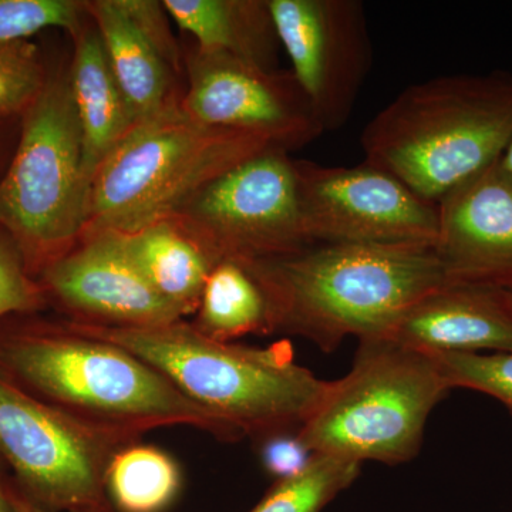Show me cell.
Masks as SVG:
<instances>
[{
  "mask_svg": "<svg viewBox=\"0 0 512 512\" xmlns=\"http://www.w3.org/2000/svg\"><path fill=\"white\" fill-rule=\"evenodd\" d=\"M0 376L73 419L141 439L188 426L231 443L221 421L116 343L36 315L0 320Z\"/></svg>",
  "mask_w": 512,
  "mask_h": 512,
  "instance_id": "1",
  "label": "cell"
},
{
  "mask_svg": "<svg viewBox=\"0 0 512 512\" xmlns=\"http://www.w3.org/2000/svg\"><path fill=\"white\" fill-rule=\"evenodd\" d=\"M242 264L265 293L272 333L326 353L350 336L383 338L414 302L447 284L436 248L426 244L315 242Z\"/></svg>",
  "mask_w": 512,
  "mask_h": 512,
  "instance_id": "2",
  "label": "cell"
},
{
  "mask_svg": "<svg viewBox=\"0 0 512 512\" xmlns=\"http://www.w3.org/2000/svg\"><path fill=\"white\" fill-rule=\"evenodd\" d=\"M86 335L116 343L157 369L227 429L231 441L299 429L328 383L293 359L291 345L268 348L217 342L183 319L150 328H104L66 320Z\"/></svg>",
  "mask_w": 512,
  "mask_h": 512,
  "instance_id": "3",
  "label": "cell"
},
{
  "mask_svg": "<svg viewBox=\"0 0 512 512\" xmlns=\"http://www.w3.org/2000/svg\"><path fill=\"white\" fill-rule=\"evenodd\" d=\"M512 138V74H450L412 84L363 128L366 163L423 200H441L497 163Z\"/></svg>",
  "mask_w": 512,
  "mask_h": 512,
  "instance_id": "4",
  "label": "cell"
},
{
  "mask_svg": "<svg viewBox=\"0 0 512 512\" xmlns=\"http://www.w3.org/2000/svg\"><path fill=\"white\" fill-rule=\"evenodd\" d=\"M436 360L386 338L359 340L348 375L328 383L299 427L313 453L397 466L420 453L437 404L451 392Z\"/></svg>",
  "mask_w": 512,
  "mask_h": 512,
  "instance_id": "5",
  "label": "cell"
},
{
  "mask_svg": "<svg viewBox=\"0 0 512 512\" xmlns=\"http://www.w3.org/2000/svg\"><path fill=\"white\" fill-rule=\"evenodd\" d=\"M269 147L252 134L202 126L178 101L137 123L101 164L83 237L165 220L218 175Z\"/></svg>",
  "mask_w": 512,
  "mask_h": 512,
  "instance_id": "6",
  "label": "cell"
},
{
  "mask_svg": "<svg viewBox=\"0 0 512 512\" xmlns=\"http://www.w3.org/2000/svg\"><path fill=\"white\" fill-rule=\"evenodd\" d=\"M90 191L69 69L49 73L45 89L20 119L18 144L0 177V227L35 278L79 244Z\"/></svg>",
  "mask_w": 512,
  "mask_h": 512,
  "instance_id": "7",
  "label": "cell"
},
{
  "mask_svg": "<svg viewBox=\"0 0 512 512\" xmlns=\"http://www.w3.org/2000/svg\"><path fill=\"white\" fill-rule=\"evenodd\" d=\"M136 441L73 419L0 376V463L20 493L47 511L110 504L107 467Z\"/></svg>",
  "mask_w": 512,
  "mask_h": 512,
  "instance_id": "8",
  "label": "cell"
},
{
  "mask_svg": "<svg viewBox=\"0 0 512 512\" xmlns=\"http://www.w3.org/2000/svg\"><path fill=\"white\" fill-rule=\"evenodd\" d=\"M170 220L215 262H249L311 245L303 228L296 161L269 147L202 187Z\"/></svg>",
  "mask_w": 512,
  "mask_h": 512,
  "instance_id": "9",
  "label": "cell"
},
{
  "mask_svg": "<svg viewBox=\"0 0 512 512\" xmlns=\"http://www.w3.org/2000/svg\"><path fill=\"white\" fill-rule=\"evenodd\" d=\"M303 228L311 244H426L439 234V207L382 168L296 161Z\"/></svg>",
  "mask_w": 512,
  "mask_h": 512,
  "instance_id": "10",
  "label": "cell"
},
{
  "mask_svg": "<svg viewBox=\"0 0 512 512\" xmlns=\"http://www.w3.org/2000/svg\"><path fill=\"white\" fill-rule=\"evenodd\" d=\"M292 74L323 131L345 126L373 63L359 0H268Z\"/></svg>",
  "mask_w": 512,
  "mask_h": 512,
  "instance_id": "11",
  "label": "cell"
},
{
  "mask_svg": "<svg viewBox=\"0 0 512 512\" xmlns=\"http://www.w3.org/2000/svg\"><path fill=\"white\" fill-rule=\"evenodd\" d=\"M185 67L188 89L180 107L202 126L242 131L286 151L325 133L292 72L265 70L198 47L188 53Z\"/></svg>",
  "mask_w": 512,
  "mask_h": 512,
  "instance_id": "12",
  "label": "cell"
},
{
  "mask_svg": "<svg viewBox=\"0 0 512 512\" xmlns=\"http://www.w3.org/2000/svg\"><path fill=\"white\" fill-rule=\"evenodd\" d=\"M36 279L47 303L80 325L150 328L184 318L148 284L113 232L86 235Z\"/></svg>",
  "mask_w": 512,
  "mask_h": 512,
  "instance_id": "13",
  "label": "cell"
},
{
  "mask_svg": "<svg viewBox=\"0 0 512 512\" xmlns=\"http://www.w3.org/2000/svg\"><path fill=\"white\" fill-rule=\"evenodd\" d=\"M500 160L437 204L434 248L447 284L512 289V177Z\"/></svg>",
  "mask_w": 512,
  "mask_h": 512,
  "instance_id": "14",
  "label": "cell"
},
{
  "mask_svg": "<svg viewBox=\"0 0 512 512\" xmlns=\"http://www.w3.org/2000/svg\"><path fill=\"white\" fill-rule=\"evenodd\" d=\"M86 9L134 123L178 103L174 79L181 52L163 2L94 0L86 2Z\"/></svg>",
  "mask_w": 512,
  "mask_h": 512,
  "instance_id": "15",
  "label": "cell"
},
{
  "mask_svg": "<svg viewBox=\"0 0 512 512\" xmlns=\"http://www.w3.org/2000/svg\"><path fill=\"white\" fill-rule=\"evenodd\" d=\"M383 338L424 355L512 352V293L440 286L414 302Z\"/></svg>",
  "mask_w": 512,
  "mask_h": 512,
  "instance_id": "16",
  "label": "cell"
},
{
  "mask_svg": "<svg viewBox=\"0 0 512 512\" xmlns=\"http://www.w3.org/2000/svg\"><path fill=\"white\" fill-rule=\"evenodd\" d=\"M69 79L82 130L84 177L92 188L101 164L136 126L93 23L74 37Z\"/></svg>",
  "mask_w": 512,
  "mask_h": 512,
  "instance_id": "17",
  "label": "cell"
},
{
  "mask_svg": "<svg viewBox=\"0 0 512 512\" xmlns=\"http://www.w3.org/2000/svg\"><path fill=\"white\" fill-rule=\"evenodd\" d=\"M163 5L198 49L276 69L281 42L268 0H165Z\"/></svg>",
  "mask_w": 512,
  "mask_h": 512,
  "instance_id": "18",
  "label": "cell"
},
{
  "mask_svg": "<svg viewBox=\"0 0 512 512\" xmlns=\"http://www.w3.org/2000/svg\"><path fill=\"white\" fill-rule=\"evenodd\" d=\"M113 234L148 284L184 316L194 315L217 265L205 249L170 218Z\"/></svg>",
  "mask_w": 512,
  "mask_h": 512,
  "instance_id": "19",
  "label": "cell"
},
{
  "mask_svg": "<svg viewBox=\"0 0 512 512\" xmlns=\"http://www.w3.org/2000/svg\"><path fill=\"white\" fill-rule=\"evenodd\" d=\"M194 315L191 325L217 342L274 335L265 293L242 262L221 261L214 266Z\"/></svg>",
  "mask_w": 512,
  "mask_h": 512,
  "instance_id": "20",
  "label": "cell"
},
{
  "mask_svg": "<svg viewBox=\"0 0 512 512\" xmlns=\"http://www.w3.org/2000/svg\"><path fill=\"white\" fill-rule=\"evenodd\" d=\"M183 488V473L167 451L140 441L120 448L106 471L107 500L117 512H165Z\"/></svg>",
  "mask_w": 512,
  "mask_h": 512,
  "instance_id": "21",
  "label": "cell"
},
{
  "mask_svg": "<svg viewBox=\"0 0 512 512\" xmlns=\"http://www.w3.org/2000/svg\"><path fill=\"white\" fill-rule=\"evenodd\" d=\"M360 464L316 454L298 477L275 481L248 512H322L359 477Z\"/></svg>",
  "mask_w": 512,
  "mask_h": 512,
  "instance_id": "22",
  "label": "cell"
},
{
  "mask_svg": "<svg viewBox=\"0 0 512 512\" xmlns=\"http://www.w3.org/2000/svg\"><path fill=\"white\" fill-rule=\"evenodd\" d=\"M49 70L32 40L0 43V123L20 121L45 89Z\"/></svg>",
  "mask_w": 512,
  "mask_h": 512,
  "instance_id": "23",
  "label": "cell"
},
{
  "mask_svg": "<svg viewBox=\"0 0 512 512\" xmlns=\"http://www.w3.org/2000/svg\"><path fill=\"white\" fill-rule=\"evenodd\" d=\"M86 15V2L76 0H0V43L30 40L49 28L66 30L74 39Z\"/></svg>",
  "mask_w": 512,
  "mask_h": 512,
  "instance_id": "24",
  "label": "cell"
},
{
  "mask_svg": "<svg viewBox=\"0 0 512 512\" xmlns=\"http://www.w3.org/2000/svg\"><path fill=\"white\" fill-rule=\"evenodd\" d=\"M451 389H470L494 397L512 416V352L437 353Z\"/></svg>",
  "mask_w": 512,
  "mask_h": 512,
  "instance_id": "25",
  "label": "cell"
},
{
  "mask_svg": "<svg viewBox=\"0 0 512 512\" xmlns=\"http://www.w3.org/2000/svg\"><path fill=\"white\" fill-rule=\"evenodd\" d=\"M47 306L45 292L30 274L18 245L0 227V320L37 315Z\"/></svg>",
  "mask_w": 512,
  "mask_h": 512,
  "instance_id": "26",
  "label": "cell"
},
{
  "mask_svg": "<svg viewBox=\"0 0 512 512\" xmlns=\"http://www.w3.org/2000/svg\"><path fill=\"white\" fill-rule=\"evenodd\" d=\"M255 443L261 466L274 478V483L298 477L316 456L303 441L299 429L275 431Z\"/></svg>",
  "mask_w": 512,
  "mask_h": 512,
  "instance_id": "27",
  "label": "cell"
},
{
  "mask_svg": "<svg viewBox=\"0 0 512 512\" xmlns=\"http://www.w3.org/2000/svg\"><path fill=\"white\" fill-rule=\"evenodd\" d=\"M10 493H12L13 504H15L16 512H50L45 510V508L39 507V505L30 501L28 497H25L18 488L15 487V484L10 480ZM73 512H116L113 510L110 504L99 505V507L86 508V510H79Z\"/></svg>",
  "mask_w": 512,
  "mask_h": 512,
  "instance_id": "28",
  "label": "cell"
},
{
  "mask_svg": "<svg viewBox=\"0 0 512 512\" xmlns=\"http://www.w3.org/2000/svg\"><path fill=\"white\" fill-rule=\"evenodd\" d=\"M3 464L0 463V512H16L10 493L9 478L3 474Z\"/></svg>",
  "mask_w": 512,
  "mask_h": 512,
  "instance_id": "29",
  "label": "cell"
},
{
  "mask_svg": "<svg viewBox=\"0 0 512 512\" xmlns=\"http://www.w3.org/2000/svg\"><path fill=\"white\" fill-rule=\"evenodd\" d=\"M19 123V121H15ZM9 124L12 123H0V177L5 173L6 167L9 165L10 158L13 156V151L8 150V130Z\"/></svg>",
  "mask_w": 512,
  "mask_h": 512,
  "instance_id": "30",
  "label": "cell"
},
{
  "mask_svg": "<svg viewBox=\"0 0 512 512\" xmlns=\"http://www.w3.org/2000/svg\"><path fill=\"white\" fill-rule=\"evenodd\" d=\"M501 165L505 168L508 174L512 177V138L510 143H508L507 148H505L503 156H501Z\"/></svg>",
  "mask_w": 512,
  "mask_h": 512,
  "instance_id": "31",
  "label": "cell"
},
{
  "mask_svg": "<svg viewBox=\"0 0 512 512\" xmlns=\"http://www.w3.org/2000/svg\"><path fill=\"white\" fill-rule=\"evenodd\" d=\"M511 293H512V289H511Z\"/></svg>",
  "mask_w": 512,
  "mask_h": 512,
  "instance_id": "32",
  "label": "cell"
}]
</instances>
